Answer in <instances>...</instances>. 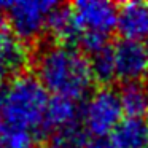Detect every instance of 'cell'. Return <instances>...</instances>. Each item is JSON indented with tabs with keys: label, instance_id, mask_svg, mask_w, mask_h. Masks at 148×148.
I'll return each instance as SVG.
<instances>
[{
	"label": "cell",
	"instance_id": "cell-16",
	"mask_svg": "<svg viewBox=\"0 0 148 148\" xmlns=\"http://www.w3.org/2000/svg\"><path fill=\"white\" fill-rule=\"evenodd\" d=\"M80 46L88 58L96 53H100L102 49L108 48V35L99 32H83V37L80 40Z\"/></svg>",
	"mask_w": 148,
	"mask_h": 148
},
{
	"label": "cell",
	"instance_id": "cell-15",
	"mask_svg": "<svg viewBox=\"0 0 148 148\" xmlns=\"http://www.w3.org/2000/svg\"><path fill=\"white\" fill-rule=\"evenodd\" d=\"M0 148H38V137L0 124Z\"/></svg>",
	"mask_w": 148,
	"mask_h": 148
},
{
	"label": "cell",
	"instance_id": "cell-7",
	"mask_svg": "<svg viewBox=\"0 0 148 148\" xmlns=\"http://www.w3.org/2000/svg\"><path fill=\"white\" fill-rule=\"evenodd\" d=\"M121 38L132 42H148V3L145 2H126L118 7L116 21Z\"/></svg>",
	"mask_w": 148,
	"mask_h": 148
},
{
	"label": "cell",
	"instance_id": "cell-18",
	"mask_svg": "<svg viewBox=\"0 0 148 148\" xmlns=\"http://www.w3.org/2000/svg\"><path fill=\"white\" fill-rule=\"evenodd\" d=\"M89 148H113L108 138H96L91 142Z\"/></svg>",
	"mask_w": 148,
	"mask_h": 148
},
{
	"label": "cell",
	"instance_id": "cell-11",
	"mask_svg": "<svg viewBox=\"0 0 148 148\" xmlns=\"http://www.w3.org/2000/svg\"><path fill=\"white\" fill-rule=\"evenodd\" d=\"M126 116H143L148 110V86L143 81L124 83L118 91Z\"/></svg>",
	"mask_w": 148,
	"mask_h": 148
},
{
	"label": "cell",
	"instance_id": "cell-17",
	"mask_svg": "<svg viewBox=\"0 0 148 148\" xmlns=\"http://www.w3.org/2000/svg\"><path fill=\"white\" fill-rule=\"evenodd\" d=\"M10 37H11V30H10V26H8L7 16H5L3 13H0V48H2V45H3Z\"/></svg>",
	"mask_w": 148,
	"mask_h": 148
},
{
	"label": "cell",
	"instance_id": "cell-6",
	"mask_svg": "<svg viewBox=\"0 0 148 148\" xmlns=\"http://www.w3.org/2000/svg\"><path fill=\"white\" fill-rule=\"evenodd\" d=\"M83 32H99L110 35L116 29L118 7L107 0H80L70 5Z\"/></svg>",
	"mask_w": 148,
	"mask_h": 148
},
{
	"label": "cell",
	"instance_id": "cell-10",
	"mask_svg": "<svg viewBox=\"0 0 148 148\" xmlns=\"http://www.w3.org/2000/svg\"><path fill=\"white\" fill-rule=\"evenodd\" d=\"M78 105L73 100L64 99V97H49L48 107L45 113V123H43V135H49L54 131L67 126L77 124L78 121Z\"/></svg>",
	"mask_w": 148,
	"mask_h": 148
},
{
	"label": "cell",
	"instance_id": "cell-12",
	"mask_svg": "<svg viewBox=\"0 0 148 148\" xmlns=\"http://www.w3.org/2000/svg\"><path fill=\"white\" fill-rule=\"evenodd\" d=\"M0 62L10 73H14V77L24 73L27 64L30 62V54L26 43L11 35L0 48Z\"/></svg>",
	"mask_w": 148,
	"mask_h": 148
},
{
	"label": "cell",
	"instance_id": "cell-1",
	"mask_svg": "<svg viewBox=\"0 0 148 148\" xmlns=\"http://www.w3.org/2000/svg\"><path fill=\"white\" fill-rule=\"evenodd\" d=\"M32 61L37 80L53 97L73 102L89 97L94 78L89 59L78 48L46 43L35 51Z\"/></svg>",
	"mask_w": 148,
	"mask_h": 148
},
{
	"label": "cell",
	"instance_id": "cell-20",
	"mask_svg": "<svg viewBox=\"0 0 148 148\" xmlns=\"http://www.w3.org/2000/svg\"><path fill=\"white\" fill-rule=\"evenodd\" d=\"M145 45H147V49H148V42H147V43H145Z\"/></svg>",
	"mask_w": 148,
	"mask_h": 148
},
{
	"label": "cell",
	"instance_id": "cell-3",
	"mask_svg": "<svg viewBox=\"0 0 148 148\" xmlns=\"http://www.w3.org/2000/svg\"><path fill=\"white\" fill-rule=\"evenodd\" d=\"M58 5V2L51 0H0V13L7 16L13 35L23 43H27L37 42L48 30L49 18Z\"/></svg>",
	"mask_w": 148,
	"mask_h": 148
},
{
	"label": "cell",
	"instance_id": "cell-9",
	"mask_svg": "<svg viewBox=\"0 0 148 148\" xmlns=\"http://www.w3.org/2000/svg\"><path fill=\"white\" fill-rule=\"evenodd\" d=\"M108 140L113 148H148V119L124 116Z\"/></svg>",
	"mask_w": 148,
	"mask_h": 148
},
{
	"label": "cell",
	"instance_id": "cell-2",
	"mask_svg": "<svg viewBox=\"0 0 148 148\" xmlns=\"http://www.w3.org/2000/svg\"><path fill=\"white\" fill-rule=\"evenodd\" d=\"M49 94L32 73L16 75L0 94V124L43 137Z\"/></svg>",
	"mask_w": 148,
	"mask_h": 148
},
{
	"label": "cell",
	"instance_id": "cell-4",
	"mask_svg": "<svg viewBox=\"0 0 148 148\" xmlns=\"http://www.w3.org/2000/svg\"><path fill=\"white\" fill-rule=\"evenodd\" d=\"M123 118L124 112L119 94L110 86H102L89 94L81 108L83 127L94 138H108Z\"/></svg>",
	"mask_w": 148,
	"mask_h": 148
},
{
	"label": "cell",
	"instance_id": "cell-5",
	"mask_svg": "<svg viewBox=\"0 0 148 148\" xmlns=\"http://www.w3.org/2000/svg\"><path fill=\"white\" fill-rule=\"evenodd\" d=\"M116 78L123 83L142 81L148 75V49L145 43L118 40L113 46Z\"/></svg>",
	"mask_w": 148,
	"mask_h": 148
},
{
	"label": "cell",
	"instance_id": "cell-14",
	"mask_svg": "<svg viewBox=\"0 0 148 148\" xmlns=\"http://www.w3.org/2000/svg\"><path fill=\"white\" fill-rule=\"evenodd\" d=\"M89 65H91V73H92L94 81L100 83L102 86H108L116 78V70H115V58H113V48L102 49L100 53L89 56Z\"/></svg>",
	"mask_w": 148,
	"mask_h": 148
},
{
	"label": "cell",
	"instance_id": "cell-19",
	"mask_svg": "<svg viewBox=\"0 0 148 148\" xmlns=\"http://www.w3.org/2000/svg\"><path fill=\"white\" fill-rule=\"evenodd\" d=\"M8 75H10V72H8L7 69H5V65L0 62V89H2V86L5 84V81H7Z\"/></svg>",
	"mask_w": 148,
	"mask_h": 148
},
{
	"label": "cell",
	"instance_id": "cell-21",
	"mask_svg": "<svg viewBox=\"0 0 148 148\" xmlns=\"http://www.w3.org/2000/svg\"><path fill=\"white\" fill-rule=\"evenodd\" d=\"M147 119H148V110H147Z\"/></svg>",
	"mask_w": 148,
	"mask_h": 148
},
{
	"label": "cell",
	"instance_id": "cell-13",
	"mask_svg": "<svg viewBox=\"0 0 148 148\" xmlns=\"http://www.w3.org/2000/svg\"><path fill=\"white\" fill-rule=\"evenodd\" d=\"M91 140L81 124H72L48 135L46 148H89Z\"/></svg>",
	"mask_w": 148,
	"mask_h": 148
},
{
	"label": "cell",
	"instance_id": "cell-8",
	"mask_svg": "<svg viewBox=\"0 0 148 148\" xmlns=\"http://www.w3.org/2000/svg\"><path fill=\"white\" fill-rule=\"evenodd\" d=\"M46 32H49V35L54 38V43L73 48L80 45V40L83 37V29L78 24L72 7L62 3H59L58 8L53 11Z\"/></svg>",
	"mask_w": 148,
	"mask_h": 148
}]
</instances>
